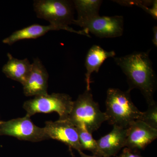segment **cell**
I'll list each match as a JSON object with an SVG mask.
<instances>
[{
	"label": "cell",
	"mask_w": 157,
	"mask_h": 157,
	"mask_svg": "<svg viewBox=\"0 0 157 157\" xmlns=\"http://www.w3.org/2000/svg\"><path fill=\"white\" fill-rule=\"evenodd\" d=\"M127 128L113 126L109 134L96 140L99 155L101 156L111 157L116 155L123 147H125Z\"/></svg>",
	"instance_id": "cell-11"
},
{
	"label": "cell",
	"mask_w": 157,
	"mask_h": 157,
	"mask_svg": "<svg viewBox=\"0 0 157 157\" xmlns=\"http://www.w3.org/2000/svg\"><path fill=\"white\" fill-rule=\"evenodd\" d=\"M73 6L78 14L73 24L79 25L82 23L99 15V11L103 3L101 0H74Z\"/></svg>",
	"instance_id": "cell-15"
},
{
	"label": "cell",
	"mask_w": 157,
	"mask_h": 157,
	"mask_svg": "<svg viewBox=\"0 0 157 157\" xmlns=\"http://www.w3.org/2000/svg\"><path fill=\"white\" fill-rule=\"evenodd\" d=\"M130 92L113 88L107 90L105 113L110 124L127 128L132 122L139 119L142 112L132 102Z\"/></svg>",
	"instance_id": "cell-2"
},
{
	"label": "cell",
	"mask_w": 157,
	"mask_h": 157,
	"mask_svg": "<svg viewBox=\"0 0 157 157\" xmlns=\"http://www.w3.org/2000/svg\"><path fill=\"white\" fill-rule=\"evenodd\" d=\"M150 51L135 52L124 56L113 58L127 76L128 90H140L148 105L155 102L154 94L157 87L156 76L150 58Z\"/></svg>",
	"instance_id": "cell-1"
},
{
	"label": "cell",
	"mask_w": 157,
	"mask_h": 157,
	"mask_svg": "<svg viewBox=\"0 0 157 157\" xmlns=\"http://www.w3.org/2000/svg\"><path fill=\"white\" fill-rule=\"evenodd\" d=\"M148 109L145 112H142L138 120L143 122L150 127L157 129V104L155 102L149 104Z\"/></svg>",
	"instance_id": "cell-17"
},
{
	"label": "cell",
	"mask_w": 157,
	"mask_h": 157,
	"mask_svg": "<svg viewBox=\"0 0 157 157\" xmlns=\"http://www.w3.org/2000/svg\"><path fill=\"white\" fill-rule=\"evenodd\" d=\"M2 121H1V120H0V124H1V123L2 122Z\"/></svg>",
	"instance_id": "cell-22"
},
{
	"label": "cell",
	"mask_w": 157,
	"mask_h": 157,
	"mask_svg": "<svg viewBox=\"0 0 157 157\" xmlns=\"http://www.w3.org/2000/svg\"><path fill=\"white\" fill-rule=\"evenodd\" d=\"M34 10L39 18L45 20L50 25L64 30L90 37L89 34L82 30L76 31L69 25L73 24V2L67 0H36L33 3Z\"/></svg>",
	"instance_id": "cell-3"
},
{
	"label": "cell",
	"mask_w": 157,
	"mask_h": 157,
	"mask_svg": "<svg viewBox=\"0 0 157 157\" xmlns=\"http://www.w3.org/2000/svg\"><path fill=\"white\" fill-rule=\"evenodd\" d=\"M116 2L123 6H137L139 7L141 5H144L151 7L153 4L154 1H114Z\"/></svg>",
	"instance_id": "cell-18"
},
{
	"label": "cell",
	"mask_w": 157,
	"mask_h": 157,
	"mask_svg": "<svg viewBox=\"0 0 157 157\" xmlns=\"http://www.w3.org/2000/svg\"><path fill=\"white\" fill-rule=\"evenodd\" d=\"M79 153V155H80V157H105L103 156H101L98 155H89L85 154L84 153L82 152V151H78Z\"/></svg>",
	"instance_id": "cell-21"
},
{
	"label": "cell",
	"mask_w": 157,
	"mask_h": 157,
	"mask_svg": "<svg viewBox=\"0 0 157 157\" xmlns=\"http://www.w3.org/2000/svg\"><path fill=\"white\" fill-rule=\"evenodd\" d=\"M76 128L82 150L89 151L93 155L100 156L97 141L93 138L92 134L90 133L82 124L78 125Z\"/></svg>",
	"instance_id": "cell-16"
},
{
	"label": "cell",
	"mask_w": 157,
	"mask_h": 157,
	"mask_svg": "<svg viewBox=\"0 0 157 157\" xmlns=\"http://www.w3.org/2000/svg\"><path fill=\"white\" fill-rule=\"evenodd\" d=\"M8 62L3 66V73L8 78L18 82L23 85L30 72L32 64L28 59H19L8 53Z\"/></svg>",
	"instance_id": "cell-13"
},
{
	"label": "cell",
	"mask_w": 157,
	"mask_h": 157,
	"mask_svg": "<svg viewBox=\"0 0 157 157\" xmlns=\"http://www.w3.org/2000/svg\"><path fill=\"white\" fill-rule=\"evenodd\" d=\"M87 33L93 34L100 38L121 36L123 34L124 19L122 16H101L92 18L79 25Z\"/></svg>",
	"instance_id": "cell-7"
},
{
	"label": "cell",
	"mask_w": 157,
	"mask_h": 157,
	"mask_svg": "<svg viewBox=\"0 0 157 157\" xmlns=\"http://www.w3.org/2000/svg\"><path fill=\"white\" fill-rule=\"evenodd\" d=\"M73 102L69 95L53 93L36 96L33 99L25 101L23 107L26 111V116L29 117L39 113L56 112L59 116V120H64L67 119Z\"/></svg>",
	"instance_id": "cell-5"
},
{
	"label": "cell",
	"mask_w": 157,
	"mask_h": 157,
	"mask_svg": "<svg viewBox=\"0 0 157 157\" xmlns=\"http://www.w3.org/2000/svg\"><path fill=\"white\" fill-rule=\"evenodd\" d=\"M117 157H144L137 153V151L133 150L131 149L125 147L122 152L119 156Z\"/></svg>",
	"instance_id": "cell-19"
},
{
	"label": "cell",
	"mask_w": 157,
	"mask_h": 157,
	"mask_svg": "<svg viewBox=\"0 0 157 157\" xmlns=\"http://www.w3.org/2000/svg\"><path fill=\"white\" fill-rule=\"evenodd\" d=\"M157 137V129L139 120L132 122L127 128L125 145L133 150L144 149Z\"/></svg>",
	"instance_id": "cell-9"
},
{
	"label": "cell",
	"mask_w": 157,
	"mask_h": 157,
	"mask_svg": "<svg viewBox=\"0 0 157 157\" xmlns=\"http://www.w3.org/2000/svg\"><path fill=\"white\" fill-rule=\"evenodd\" d=\"M115 52L107 51L99 45H94L90 48L86 57L85 66L86 72L85 74V81L86 90H90V77L94 72H99L101 66L107 59L115 56Z\"/></svg>",
	"instance_id": "cell-12"
},
{
	"label": "cell",
	"mask_w": 157,
	"mask_h": 157,
	"mask_svg": "<svg viewBox=\"0 0 157 157\" xmlns=\"http://www.w3.org/2000/svg\"><path fill=\"white\" fill-rule=\"evenodd\" d=\"M67 120L75 126L82 124L92 134L107 121V115L100 109L98 103L94 101L90 90H86L73 101V107Z\"/></svg>",
	"instance_id": "cell-4"
},
{
	"label": "cell",
	"mask_w": 157,
	"mask_h": 157,
	"mask_svg": "<svg viewBox=\"0 0 157 157\" xmlns=\"http://www.w3.org/2000/svg\"><path fill=\"white\" fill-rule=\"evenodd\" d=\"M56 26L49 25H42L34 24L14 32L9 37L3 39L4 44L11 45L15 42L26 39H37L50 31L59 30Z\"/></svg>",
	"instance_id": "cell-14"
},
{
	"label": "cell",
	"mask_w": 157,
	"mask_h": 157,
	"mask_svg": "<svg viewBox=\"0 0 157 157\" xmlns=\"http://www.w3.org/2000/svg\"><path fill=\"white\" fill-rule=\"evenodd\" d=\"M48 74L46 68L38 58L34 59L32 68L23 86L24 93L27 97L48 94Z\"/></svg>",
	"instance_id": "cell-10"
},
{
	"label": "cell",
	"mask_w": 157,
	"mask_h": 157,
	"mask_svg": "<svg viewBox=\"0 0 157 157\" xmlns=\"http://www.w3.org/2000/svg\"><path fill=\"white\" fill-rule=\"evenodd\" d=\"M0 135H8L21 140L39 142L49 139L44 128L34 124L30 117L14 119L0 124Z\"/></svg>",
	"instance_id": "cell-6"
},
{
	"label": "cell",
	"mask_w": 157,
	"mask_h": 157,
	"mask_svg": "<svg viewBox=\"0 0 157 157\" xmlns=\"http://www.w3.org/2000/svg\"><path fill=\"white\" fill-rule=\"evenodd\" d=\"M44 128L48 138L61 141L70 148L82 151L77 128L68 120L46 122Z\"/></svg>",
	"instance_id": "cell-8"
},
{
	"label": "cell",
	"mask_w": 157,
	"mask_h": 157,
	"mask_svg": "<svg viewBox=\"0 0 157 157\" xmlns=\"http://www.w3.org/2000/svg\"><path fill=\"white\" fill-rule=\"evenodd\" d=\"M153 38L152 41L154 45L157 47V26H155L153 28Z\"/></svg>",
	"instance_id": "cell-20"
}]
</instances>
